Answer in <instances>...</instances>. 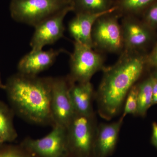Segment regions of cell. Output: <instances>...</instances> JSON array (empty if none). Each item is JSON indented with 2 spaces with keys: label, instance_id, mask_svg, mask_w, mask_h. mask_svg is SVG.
Here are the masks:
<instances>
[{
  "label": "cell",
  "instance_id": "cell-14",
  "mask_svg": "<svg viewBox=\"0 0 157 157\" xmlns=\"http://www.w3.org/2000/svg\"><path fill=\"white\" fill-rule=\"evenodd\" d=\"M69 94L75 113L81 115H94L92 101L94 94L90 81L83 82L69 81Z\"/></svg>",
  "mask_w": 157,
  "mask_h": 157
},
{
  "label": "cell",
  "instance_id": "cell-1",
  "mask_svg": "<svg viewBox=\"0 0 157 157\" xmlns=\"http://www.w3.org/2000/svg\"><path fill=\"white\" fill-rule=\"evenodd\" d=\"M147 59L139 52L124 50L114 64L104 68L96 94L102 117L109 120L120 111L129 91L142 75Z\"/></svg>",
  "mask_w": 157,
  "mask_h": 157
},
{
  "label": "cell",
  "instance_id": "cell-17",
  "mask_svg": "<svg viewBox=\"0 0 157 157\" xmlns=\"http://www.w3.org/2000/svg\"><path fill=\"white\" fill-rule=\"evenodd\" d=\"M14 113L12 109L0 101V135L5 142L14 141L17 137L13 125Z\"/></svg>",
  "mask_w": 157,
  "mask_h": 157
},
{
  "label": "cell",
  "instance_id": "cell-16",
  "mask_svg": "<svg viewBox=\"0 0 157 157\" xmlns=\"http://www.w3.org/2000/svg\"><path fill=\"white\" fill-rule=\"evenodd\" d=\"M114 0H71L72 11L75 14H98L112 10Z\"/></svg>",
  "mask_w": 157,
  "mask_h": 157
},
{
  "label": "cell",
  "instance_id": "cell-2",
  "mask_svg": "<svg viewBox=\"0 0 157 157\" xmlns=\"http://www.w3.org/2000/svg\"><path fill=\"white\" fill-rule=\"evenodd\" d=\"M52 79L18 73L10 76L5 90L14 113L31 123L53 126L51 110Z\"/></svg>",
  "mask_w": 157,
  "mask_h": 157
},
{
  "label": "cell",
  "instance_id": "cell-15",
  "mask_svg": "<svg viewBox=\"0 0 157 157\" xmlns=\"http://www.w3.org/2000/svg\"><path fill=\"white\" fill-rule=\"evenodd\" d=\"M157 0H114V12L120 17L142 15Z\"/></svg>",
  "mask_w": 157,
  "mask_h": 157
},
{
  "label": "cell",
  "instance_id": "cell-9",
  "mask_svg": "<svg viewBox=\"0 0 157 157\" xmlns=\"http://www.w3.org/2000/svg\"><path fill=\"white\" fill-rule=\"evenodd\" d=\"M70 11L71 6L48 17L37 25L30 41L32 50H42L46 45H51L63 36L64 19Z\"/></svg>",
  "mask_w": 157,
  "mask_h": 157
},
{
  "label": "cell",
  "instance_id": "cell-18",
  "mask_svg": "<svg viewBox=\"0 0 157 157\" xmlns=\"http://www.w3.org/2000/svg\"><path fill=\"white\" fill-rule=\"evenodd\" d=\"M137 115L144 117L152 105V76L137 84Z\"/></svg>",
  "mask_w": 157,
  "mask_h": 157
},
{
  "label": "cell",
  "instance_id": "cell-7",
  "mask_svg": "<svg viewBox=\"0 0 157 157\" xmlns=\"http://www.w3.org/2000/svg\"><path fill=\"white\" fill-rule=\"evenodd\" d=\"M21 146L36 157H68L67 129L55 125L48 135L40 139L27 138Z\"/></svg>",
  "mask_w": 157,
  "mask_h": 157
},
{
  "label": "cell",
  "instance_id": "cell-24",
  "mask_svg": "<svg viewBox=\"0 0 157 157\" xmlns=\"http://www.w3.org/2000/svg\"><path fill=\"white\" fill-rule=\"evenodd\" d=\"M151 143L157 149V123H153L152 125Z\"/></svg>",
  "mask_w": 157,
  "mask_h": 157
},
{
  "label": "cell",
  "instance_id": "cell-8",
  "mask_svg": "<svg viewBox=\"0 0 157 157\" xmlns=\"http://www.w3.org/2000/svg\"><path fill=\"white\" fill-rule=\"evenodd\" d=\"M69 87L67 77L53 78L51 110L54 125H57L66 128L76 114L70 99Z\"/></svg>",
  "mask_w": 157,
  "mask_h": 157
},
{
  "label": "cell",
  "instance_id": "cell-12",
  "mask_svg": "<svg viewBox=\"0 0 157 157\" xmlns=\"http://www.w3.org/2000/svg\"><path fill=\"white\" fill-rule=\"evenodd\" d=\"M123 119L112 123L101 124L96 130L92 157H108L117 144Z\"/></svg>",
  "mask_w": 157,
  "mask_h": 157
},
{
  "label": "cell",
  "instance_id": "cell-29",
  "mask_svg": "<svg viewBox=\"0 0 157 157\" xmlns=\"http://www.w3.org/2000/svg\"><path fill=\"white\" fill-rule=\"evenodd\" d=\"M70 1H71V0H70Z\"/></svg>",
  "mask_w": 157,
  "mask_h": 157
},
{
  "label": "cell",
  "instance_id": "cell-20",
  "mask_svg": "<svg viewBox=\"0 0 157 157\" xmlns=\"http://www.w3.org/2000/svg\"><path fill=\"white\" fill-rule=\"evenodd\" d=\"M0 157H36L22 147L2 145L0 147Z\"/></svg>",
  "mask_w": 157,
  "mask_h": 157
},
{
  "label": "cell",
  "instance_id": "cell-26",
  "mask_svg": "<svg viewBox=\"0 0 157 157\" xmlns=\"http://www.w3.org/2000/svg\"><path fill=\"white\" fill-rule=\"evenodd\" d=\"M5 143V142H4L2 138V137H1V135H0V147L2 146Z\"/></svg>",
  "mask_w": 157,
  "mask_h": 157
},
{
  "label": "cell",
  "instance_id": "cell-3",
  "mask_svg": "<svg viewBox=\"0 0 157 157\" xmlns=\"http://www.w3.org/2000/svg\"><path fill=\"white\" fill-rule=\"evenodd\" d=\"M71 3L70 0H11L10 13L15 21L35 27L71 6Z\"/></svg>",
  "mask_w": 157,
  "mask_h": 157
},
{
  "label": "cell",
  "instance_id": "cell-21",
  "mask_svg": "<svg viewBox=\"0 0 157 157\" xmlns=\"http://www.w3.org/2000/svg\"><path fill=\"white\" fill-rule=\"evenodd\" d=\"M142 21L154 30L157 29V1L149 7L142 14Z\"/></svg>",
  "mask_w": 157,
  "mask_h": 157
},
{
  "label": "cell",
  "instance_id": "cell-25",
  "mask_svg": "<svg viewBox=\"0 0 157 157\" xmlns=\"http://www.w3.org/2000/svg\"><path fill=\"white\" fill-rule=\"evenodd\" d=\"M5 87H6L5 84H3L2 82V80H1V76H0V89L5 90Z\"/></svg>",
  "mask_w": 157,
  "mask_h": 157
},
{
  "label": "cell",
  "instance_id": "cell-11",
  "mask_svg": "<svg viewBox=\"0 0 157 157\" xmlns=\"http://www.w3.org/2000/svg\"><path fill=\"white\" fill-rule=\"evenodd\" d=\"M62 50H31L23 57L17 64L18 73L27 76H36L51 67Z\"/></svg>",
  "mask_w": 157,
  "mask_h": 157
},
{
  "label": "cell",
  "instance_id": "cell-10",
  "mask_svg": "<svg viewBox=\"0 0 157 157\" xmlns=\"http://www.w3.org/2000/svg\"><path fill=\"white\" fill-rule=\"evenodd\" d=\"M121 25L124 50L140 52L152 40L154 30L137 17H122Z\"/></svg>",
  "mask_w": 157,
  "mask_h": 157
},
{
  "label": "cell",
  "instance_id": "cell-19",
  "mask_svg": "<svg viewBox=\"0 0 157 157\" xmlns=\"http://www.w3.org/2000/svg\"><path fill=\"white\" fill-rule=\"evenodd\" d=\"M137 84L133 86L129 91L125 100V102L122 118L124 119L128 114L137 115Z\"/></svg>",
  "mask_w": 157,
  "mask_h": 157
},
{
  "label": "cell",
  "instance_id": "cell-13",
  "mask_svg": "<svg viewBox=\"0 0 157 157\" xmlns=\"http://www.w3.org/2000/svg\"><path fill=\"white\" fill-rule=\"evenodd\" d=\"M114 10V8L111 11L101 14H76L69 22L68 26L69 33L74 39V42L94 48L92 39L93 26L99 17Z\"/></svg>",
  "mask_w": 157,
  "mask_h": 157
},
{
  "label": "cell",
  "instance_id": "cell-22",
  "mask_svg": "<svg viewBox=\"0 0 157 157\" xmlns=\"http://www.w3.org/2000/svg\"><path fill=\"white\" fill-rule=\"evenodd\" d=\"M147 65L155 68H157V52H151L149 55L147 56Z\"/></svg>",
  "mask_w": 157,
  "mask_h": 157
},
{
  "label": "cell",
  "instance_id": "cell-23",
  "mask_svg": "<svg viewBox=\"0 0 157 157\" xmlns=\"http://www.w3.org/2000/svg\"><path fill=\"white\" fill-rule=\"evenodd\" d=\"M152 105L157 104V79L152 76Z\"/></svg>",
  "mask_w": 157,
  "mask_h": 157
},
{
  "label": "cell",
  "instance_id": "cell-5",
  "mask_svg": "<svg viewBox=\"0 0 157 157\" xmlns=\"http://www.w3.org/2000/svg\"><path fill=\"white\" fill-rule=\"evenodd\" d=\"M120 17L114 11L102 15L96 20L92 31L94 48L97 51L121 53L124 50Z\"/></svg>",
  "mask_w": 157,
  "mask_h": 157
},
{
  "label": "cell",
  "instance_id": "cell-28",
  "mask_svg": "<svg viewBox=\"0 0 157 157\" xmlns=\"http://www.w3.org/2000/svg\"><path fill=\"white\" fill-rule=\"evenodd\" d=\"M157 52V42L156 44H155V47H154L153 49L151 52Z\"/></svg>",
  "mask_w": 157,
  "mask_h": 157
},
{
  "label": "cell",
  "instance_id": "cell-6",
  "mask_svg": "<svg viewBox=\"0 0 157 157\" xmlns=\"http://www.w3.org/2000/svg\"><path fill=\"white\" fill-rule=\"evenodd\" d=\"M104 63V56L101 52L74 42L73 51L70 58L68 79L72 82L90 81L97 72L105 67Z\"/></svg>",
  "mask_w": 157,
  "mask_h": 157
},
{
  "label": "cell",
  "instance_id": "cell-27",
  "mask_svg": "<svg viewBox=\"0 0 157 157\" xmlns=\"http://www.w3.org/2000/svg\"><path fill=\"white\" fill-rule=\"evenodd\" d=\"M156 70H155L154 74L152 75V76L157 79V68H156Z\"/></svg>",
  "mask_w": 157,
  "mask_h": 157
},
{
  "label": "cell",
  "instance_id": "cell-4",
  "mask_svg": "<svg viewBox=\"0 0 157 157\" xmlns=\"http://www.w3.org/2000/svg\"><path fill=\"white\" fill-rule=\"evenodd\" d=\"M97 128L94 115L75 114L66 128L68 157H92Z\"/></svg>",
  "mask_w": 157,
  "mask_h": 157
}]
</instances>
